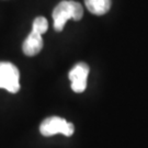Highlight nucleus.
<instances>
[{
	"instance_id": "nucleus-1",
	"label": "nucleus",
	"mask_w": 148,
	"mask_h": 148,
	"mask_svg": "<svg viewBox=\"0 0 148 148\" xmlns=\"http://www.w3.org/2000/svg\"><path fill=\"white\" fill-rule=\"evenodd\" d=\"M82 16L84 9L79 2L73 0H64L55 7L53 11L54 29L57 32H60L69 19L79 21Z\"/></svg>"
},
{
	"instance_id": "nucleus-2",
	"label": "nucleus",
	"mask_w": 148,
	"mask_h": 148,
	"mask_svg": "<svg viewBox=\"0 0 148 148\" xmlns=\"http://www.w3.org/2000/svg\"><path fill=\"white\" fill-rule=\"evenodd\" d=\"M75 126L58 116H51L45 119L40 126V132L43 136H53L55 134H63L65 136H71L74 134Z\"/></svg>"
},
{
	"instance_id": "nucleus-3",
	"label": "nucleus",
	"mask_w": 148,
	"mask_h": 148,
	"mask_svg": "<svg viewBox=\"0 0 148 148\" xmlns=\"http://www.w3.org/2000/svg\"><path fill=\"white\" fill-rule=\"evenodd\" d=\"M20 73L13 64L0 62V88L16 93L20 89Z\"/></svg>"
},
{
	"instance_id": "nucleus-4",
	"label": "nucleus",
	"mask_w": 148,
	"mask_h": 148,
	"mask_svg": "<svg viewBox=\"0 0 148 148\" xmlns=\"http://www.w3.org/2000/svg\"><path fill=\"white\" fill-rule=\"evenodd\" d=\"M89 75V66L86 63H79L69 71V79L71 81V89L75 92H84L87 88V79Z\"/></svg>"
},
{
	"instance_id": "nucleus-5",
	"label": "nucleus",
	"mask_w": 148,
	"mask_h": 148,
	"mask_svg": "<svg viewBox=\"0 0 148 148\" xmlns=\"http://www.w3.org/2000/svg\"><path fill=\"white\" fill-rule=\"evenodd\" d=\"M43 48V38L42 34H40L38 32L33 31L27 35V37L24 40L22 49L23 53L27 56H34L38 54Z\"/></svg>"
},
{
	"instance_id": "nucleus-6",
	"label": "nucleus",
	"mask_w": 148,
	"mask_h": 148,
	"mask_svg": "<svg viewBox=\"0 0 148 148\" xmlns=\"http://www.w3.org/2000/svg\"><path fill=\"white\" fill-rule=\"evenodd\" d=\"M87 9L95 16L106 14L111 8V0H85Z\"/></svg>"
},
{
	"instance_id": "nucleus-7",
	"label": "nucleus",
	"mask_w": 148,
	"mask_h": 148,
	"mask_svg": "<svg viewBox=\"0 0 148 148\" xmlns=\"http://www.w3.org/2000/svg\"><path fill=\"white\" fill-rule=\"evenodd\" d=\"M48 29V22L44 16H37L35 20L33 21V25H32V30L33 31L38 32L40 34H44L47 31Z\"/></svg>"
}]
</instances>
